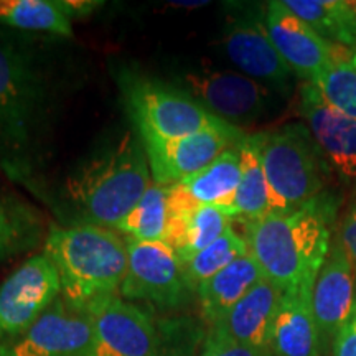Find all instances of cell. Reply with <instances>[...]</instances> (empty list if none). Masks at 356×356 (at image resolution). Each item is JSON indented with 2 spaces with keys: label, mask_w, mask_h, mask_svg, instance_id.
<instances>
[{
  "label": "cell",
  "mask_w": 356,
  "mask_h": 356,
  "mask_svg": "<svg viewBox=\"0 0 356 356\" xmlns=\"http://www.w3.org/2000/svg\"><path fill=\"white\" fill-rule=\"evenodd\" d=\"M58 86L33 42L0 29V168L29 184L42 165L56 113Z\"/></svg>",
  "instance_id": "obj_1"
},
{
  "label": "cell",
  "mask_w": 356,
  "mask_h": 356,
  "mask_svg": "<svg viewBox=\"0 0 356 356\" xmlns=\"http://www.w3.org/2000/svg\"><path fill=\"white\" fill-rule=\"evenodd\" d=\"M149 160L136 131H124L101 145L66 177L61 203L70 225L114 229L152 185Z\"/></svg>",
  "instance_id": "obj_2"
},
{
  "label": "cell",
  "mask_w": 356,
  "mask_h": 356,
  "mask_svg": "<svg viewBox=\"0 0 356 356\" xmlns=\"http://www.w3.org/2000/svg\"><path fill=\"white\" fill-rule=\"evenodd\" d=\"M337 208V200L322 193L299 208L248 222L249 254L269 282L282 292L314 287L330 251Z\"/></svg>",
  "instance_id": "obj_3"
},
{
  "label": "cell",
  "mask_w": 356,
  "mask_h": 356,
  "mask_svg": "<svg viewBox=\"0 0 356 356\" xmlns=\"http://www.w3.org/2000/svg\"><path fill=\"white\" fill-rule=\"evenodd\" d=\"M43 252L60 274L61 297L79 310L118 296L127 273V243L96 225H51Z\"/></svg>",
  "instance_id": "obj_4"
},
{
  "label": "cell",
  "mask_w": 356,
  "mask_h": 356,
  "mask_svg": "<svg viewBox=\"0 0 356 356\" xmlns=\"http://www.w3.org/2000/svg\"><path fill=\"white\" fill-rule=\"evenodd\" d=\"M114 79L124 111L140 139H178L220 122L173 83L131 66H119Z\"/></svg>",
  "instance_id": "obj_5"
},
{
  "label": "cell",
  "mask_w": 356,
  "mask_h": 356,
  "mask_svg": "<svg viewBox=\"0 0 356 356\" xmlns=\"http://www.w3.org/2000/svg\"><path fill=\"white\" fill-rule=\"evenodd\" d=\"M259 137L270 213L293 210L323 193L328 168L309 127L287 124Z\"/></svg>",
  "instance_id": "obj_6"
},
{
  "label": "cell",
  "mask_w": 356,
  "mask_h": 356,
  "mask_svg": "<svg viewBox=\"0 0 356 356\" xmlns=\"http://www.w3.org/2000/svg\"><path fill=\"white\" fill-rule=\"evenodd\" d=\"M173 84L220 121L243 129L270 113L275 92L239 71L208 66L173 73Z\"/></svg>",
  "instance_id": "obj_7"
},
{
  "label": "cell",
  "mask_w": 356,
  "mask_h": 356,
  "mask_svg": "<svg viewBox=\"0 0 356 356\" xmlns=\"http://www.w3.org/2000/svg\"><path fill=\"white\" fill-rule=\"evenodd\" d=\"M264 15L266 7H234L221 30V48L239 73L287 97L296 74L275 50Z\"/></svg>",
  "instance_id": "obj_8"
},
{
  "label": "cell",
  "mask_w": 356,
  "mask_h": 356,
  "mask_svg": "<svg viewBox=\"0 0 356 356\" xmlns=\"http://www.w3.org/2000/svg\"><path fill=\"white\" fill-rule=\"evenodd\" d=\"M127 273L119 296L160 309H178L193 293L185 277L184 262L165 241H127Z\"/></svg>",
  "instance_id": "obj_9"
},
{
  "label": "cell",
  "mask_w": 356,
  "mask_h": 356,
  "mask_svg": "<svg viewBox=\"0 0 356 356\" xmlns=\"http://www.w3.org/2000/svg\"><path fill=\"white\" fill-rule=\"evenodd\" d=\"M84 312L92 335L89 356H155L163 350L152 317L119 293L95 300Z\"/></svg>",
  "instance_id": "obj_10"
},
{
  "label": "cell",
  "mask_w": 356,
  "mask_h": 356,
  "mask_svg": "<svg viewBox=\"0 0 356 356\" xmlns=\"http://www.w3.org/2000/svg\"><path fill=\"white\" fill-rule=\"evenodd\" d=\"M61 297V280L44 252L26 259L0 286V341L29 330Z\"/></svg>",
  "instance_id": "obj_11"
},
{
  "label": "cell",
  "mask_w": 356,
  "mask_h": 356,
  "mask_svg": "<svg viewBox=\"0 0 356 356\" xmlns=\"http://www.w3.org/2000/svg\"><path fill=\"white\" fill-rule=\"evenodd\" d=\"M246 132L220 121L178 139H140L155 184L175 185L204 168L216 157L239 145Z\"/></svg>",
  "instance_id": "obj_12"
},
{
  "label": "cell",
  "mask_w": 356,
  "mask_h": 356,
  "mask_svg": "<svg viewBox=\"0 0 356 356\" xmlns=\"http://www.w3.org/2000/svg\"><path fill=\"white\" fill-rule=\"evenodd\" d=\"M91 340L86 312L60 297L29 330L0 341V356H89Z\"/></svg>",
  "instance_id": "obj_13"
},
{
  "label": "cell",
  "mask_w": 356,
  "mask_h": 356,
  "mask_svg": "<svg viewBox=\"0 0 356 356\" xmlns=\"http://www.w3.org/2000/svg\"><path fill=\"white\" fill-rule=\"evenodd\" d=\"M264 19L275 50L296 78H300L304 83H314L333 65L337 44L328 43L315 33L284 0L267 2Z\"/></svg>",
  "instance_id": "obj_14"
},
{
  "label": "cell",
  "mask_w": 356,
  "mask_h": 356,
  "mask_svg": "<svg viewBox=\"0 0 356 356\" xmlns=\"http://www.w3.org/2000/svg\"><path fill=\"white\" fill-rule=\"evenodd\" d=\"M299 111L320 152L338 175L356 184V121L338 111L312 83L299 91Z\"/></svg>",
  "instance_id": "obj_15"
},
{
  "label": "cell",
  "mask_w": 356,
  "mask_h": 356,
  "mask_svg": "<svg viewBox=\"0 0 356 356\" xmlns=\"http://www.w3.org/2000/svg\"><path fill=\"white\" fill-rule=\"evenodd\" d=\"M356 305V267L346 256L337 234L332 239L327 259L320 267L312 287V310L322 343L337 337Z\"/></svg>",
  "instance_id": "obj_16"
},
{
  "label": "cell",
  "mask_w": 356,
  "mask_h": 356,
  "mask_svg": "<svg viewBox=\"0 0 356 356\" xmlns=\"http://www.w3.org/2000/svg\"><path fill=\"white\" fill-rule=\"evenodd\" d=\"M282 291L264 279L208 330L239 345L270 350V332Z\"/></svg>",
  "instance_id": "obj_17"
},
{
  "label": "cell",
  "mask_w": 356,
  "mask_h": 356,
  "mask_svg": "<svg viewBox=\"0 0 356 356\" xmlns=\"http://www.w3.org/2000/svg\"><path fill=\"white\" fill-rule=\"evenodd\" d=\"M269 348L274 356H322V337L312 310V287L282 293Z\"/></svg>",
  "instance_id": "obj_18"
},
{
  "label": "cell",
  "mask_w": 356,
  "mask_h": 356,
  "mask_svg": "<svg viewBox=\"0 0 356 356\" xmlns=\"http://www.w3.org/2000/svg\"><path fill=\"white\" fill-rule=\"evenodd\" d=\"M241 178V144L225 150L210 165L170 185V193L193 207H218L229 215Z\"/></svg>",
  "instance_id": "obj_19"
},
{
  "label": "cell",
  "mask_w": 356,
  "mask_h": 356,
  "mask_svg": "<svg viewBox=\"0 0 356 356\" xmlns=\"http://www.w3.org/2000/svg\"><path fill=\"white\" fill-rule=\"evenodd\" d=\"M170 190V186H168ZM172 218L167 243L175 249L181 262L190 261L231 228L233 216L218 207H193L172 197Z\"/></svg>",
  "instance_id": "obj_20"
},
{
  "label": "cell",
  "mask_w": 356,
  "mask_h": 356,
  "mask_svg": "<svg viewBox=\"0 0 356 356\" xmlns=\"http://www.w3.org/2000/svg\"><path fill=\"white\" fill-rule=\"evenodd\" d=\"M259 264L251 254H244L231 262L197 289L200 314L208 327L220 322L233 307L248 296L261 280H264Z\"/></svg>",
  "instance_id": "obj_21"
},
{
  "label": "cell",
  "mask_w": 356,
  "mask_h": 356,
  "mask_svg": "<svg viewBox=\"0 0 356 356\" xmlns=\"http://www.w3.org/2000/svg\"><path fill=\"white\" fill-rule=\"evenodd\" d=\"M269 213V186L262 168L261 137L259 134H246L241 142V178L229 215L246 222H254Z\"/></svg>",
  "instance_id": "obj_22"
},
{
  "label": "cell",
  "mask_w": 356,
  "mask_h": 356,
  "mask_svg": "<svg viewBox=\"0 0 356 356\" xmlns=\"http://www.w3.org/2000/svg\"><path fill=\"white\" fill-rule=\"evenodd\" d=\"M299 19L328 43L356 51V8L341 0H284Z\"/></svg>",
  "instance_id": "obj_23"
},
{
  "label": "cell",
  "mask_w": 356,
  "mask_h": 356,
  "mask_svg": "<svg viewBox=\"0 0 356 356\" xmlns=\"http://www.w3.org/2000/svg\"><path fill=\"white\" fill-rule=\"evenodd\" d=\"M43 233L44 221L37 208L17 195L0 193V262L32 251Z\"/></svg>",
  "instance_id": "obj_24"
},
{
  "label": "cell",
  "mask_w": 356,
  "mask_h": 356,
  "mask_svg": "<svg viewBox=\"0 0 356 356\" xmlns=\"http://www.w3.org/2000/svg\"><path fill=\"white\" fill-rule=\"evenodd\" d=\"M0 26L60 38L73 37V22L56 0H0Z\"/></svg>",
  "instance_id": "obj_25"
},
{
  "label": "cell",
  "mask_w": 356,
  "mask_h": 356,
  "mask_svg": "<svg viewBox=\"0 0 356 356\" xmlns=\"http://www.w3.org/2000/svg\"><path fill=\"white\" fill-rule=\"evenodd\" d=\"M170 190L152 181L132 211L114 226L115 231L137 241H165L170 228Z\"/></svg>",
  "instance_id": "obj_26"
},
{
  "label": "cell",
  "mask_w": 356,
  "mask_h": 356,
  "mask_svg": "<svg viewBox=\"0 0 356 356\" xmlns=\"http://www.w3.org/2000/svg\"><path fill=\"white\" fill-rule=\"evenodd\" d=\"M248 252L249 248L246 238L229 228L220 239H216L215 243L204 248L203 251H200L184 264L185 277L188 280L191 291L197 292L200 284L213 277L225 267H228L231 262Z\"/></svg>",
  "instance_id": "obj_27"
},
{
  "label": "cell",
  "mask_w": 356,
  "mask_h": 356,
  "mask_svg": "<svg viewBox=\"0 0 356 356\" xmlns=\"http://www.w3.org/2000/svg\"><path fill=\"white\" fill-rule=\"evenodd\" d=\"M333 108L356 121V51L338 47L333 65L312 83Z\"/></svg>",
  "instance_id": "obj_28"
},
{
  "label": "cell",
  "mask_w": 356,
  "mask_h": 356,
  "mask_svg": "<svg viewBox=\"0 0 356 356\" xmlns=\"http://www.w3.org/2000/svg\"><path fill=\"white\" fill-rule=\"evenodd\" d=\"M200 356H274L270 350H259L252 346L239 345L228 338L208 330L204 337Z\"/></svg>",
  "instance_id": "obj_29"
},
{
  "label": "cell",
  "mask_w": 356,
  "mask_h": 356,
  "mask_svg": "<svg viewBox=\"0 0 356 356\" xmlns=\"http://www.w3.org/2000/svg\"><path fill=\"white\" fill-rule=\"evenodd\" d=\"M337 238L341 243V248L345 249L346 256L350 257V261L356 267V202L351 204L350 210L343 216L341 226L338 228Z\"/></svg>",
  "instance_id": "obj_30"
},
{
  "label": "cell",
  "mask_w": 356,
  "mask_h": 356,
  "mask_svg": "<svg viewBox=\"0 0 356 356\" xmlns=\"http://www.w3.org/2000/svg\"><path fill=\"white\" fill-rule=\"evenodd\" d=\"M332 356H356V305L348 322L333 338Z\"/></svg>",
  "instance_id": "obj_31"
},
{
  "label": "cell",
  "mask_w": 356,
  "mask_h": 356,
  "mask_svg": "<svg viewBox=\"0 0 356 356\" xmlns=\"http://www.w3.org/2000/svg\"><path fill=\"white\" fill-rule=\"evenodd\" d=\"M56 2L71 22L73 19H88L104 6V2L99 0H56Z\"/></svg>",
  "instance_id": "obj_32"
},
{
  "label": "cell",
  "mask_w": 356,
  "mask_h": 356,
  "mask_svg": "<svg viewBox=\"0 0 356 356\" xmlns=\"http://www.w3.org/2000/svg\"><path fill=\"white\" fill-rule=\"evenodd\" d=\"M155 356H185V355L180 353V351H165V350H162L159 355H155Z\"/></svg>",
  "instance_id": "obj_33"
},
{
  "label": "cell",
  "mask_w": 356,
  "mask_h": 356,
  "mask_svg": "<svg viewBox=\"0 0 356 356\" xmlns=\"http://www.w3.org/2000/svg\"><path fill=\"white\" fill-rule=\"evenodd\" d=\"M353 6H355V8H356V2H353Z\"/></svg>",
  "instance_id": "obj_34"
}]
</instances>
